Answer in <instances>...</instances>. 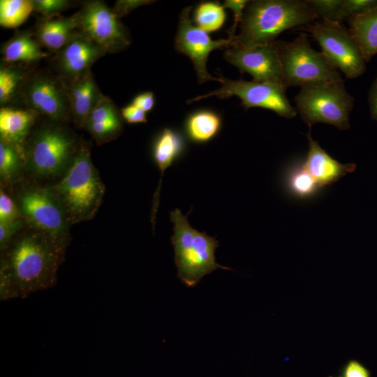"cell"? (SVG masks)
<instances>
[{"label": "cell", "mask_w": 377, "mask_h": 377, "mask_svg": "<svg viewBox=\"0 0 377 377\" xmlns=\"http://www.w3.org/2000/svg\"><path fill=\"white\" fill-rule=\"evenodd\" d=\"M66 246L36 230L13 238L1 250L0 300L24 299L54 287Z\"/></svg>", "instance_id": "obj_1"}, {"label": "cell", "mask_w": 377, "mask_h": 377, "mask_svg": "<svg viewBox=\"0 0 377 377\" xmlns=\"http://www.w3.org/2000/svg\"><path fill=\"white\" fill-rule=\"evenodd\" d=\"M318 17L308 0L249 1L234 37L235 45L270 43L283 31L307 26Z\"/></svg>", "instance_id": "obj_2"}, {"label": "cell", "mask_w": 377, "mask_h": 377, "mask_svg": "<svg viewBox=\"0 0 377 377\" xmlns=\"http://www.w3.org/2000/svg\"><path fill=\"white\" fill-rule=\"evenodd\" d=\"M52 191L60 201L69 223L94 216L103 200L105 187L91 161L87 147H79L65 176Z\"/></svg>", "instance_id": "obj_3"}, {"label": "cell", "mask_w": 377, "mask_h": 377, "mask_svg": "<svg viewBox=\"0 0 377 377\" xmlns=\"http://www.w3.org/2000/svg\"><path fill=\"white\" fill-rule=\"evenodd\" d=\"M174 223L171 242L175 250L177 278L188 288L195 287L207 274L218 269H232L216 261L219 242L205 232L193 228L179 209L170 212Z\"/></svg>", "instance_id": "obj_4"}, {"label": "cell", "mask_w": 377, "mask_h": 377, "mask_svg": "<svg viewBox=\"0 0 377 377\" xmlns=\"http://www.w3.org/2000/svg\"><path fill=\"white\" fill-rule=\"evenodd\" d=\"M295 102L297 112L309 128L318 123L330 124L340 130L350 127L349 116L354 98L347 91L343 80L302 86Z\"/></svg>", "instance_id": "obj_5"}, {"label": "cell", "mask_w": 377, "mask_h": 377, "mask_svg": "<svg viewBox=\"0 0 377 377\" xmlns=\"http://www.w3.org/2000/svg\"><path fill=\"white\" fill-rule=\"evenodd\" d=\"M276 45L286 88L343 80L323 53L311 47L306 34H300L289 42L276 40Z\"/></svg>", "instance_id": "obj_6"}, {"label": "cell", "mask_w": 377, "mask_h": 377, "mask_svg": "<svg viewBox=\"0 0 377 377\" xmlns=\"http://www.w3.org/2000/svg\"><path fill=\"white\" fill-rule=\"evenodd\" d=\"M75 136L58 124H47L34 131L25 147L28 168L42 176L68 169L78 149Z\"/></svg>", "instance_id": "obj_7"}, {"label": "cell", "mask_w": 377, "mask_h": 377, "mask_svg": "<svg viewBox=\"0 0 377 377\" xmlns=\"http://www.w3.org/2000/svg\"><path fill=\"white\" fill-rule=\"evenodd\" d=\"M306 30L330 63L347 78H356L365 72L366 61L349 29L339 22L322 20L306 26Z\"/></svg>", "instance_id": "obj_8"}, {"label": "cell", "mask_w": 377, "mask_h": 377, "mask_svg": "<svg viewBox=\"0 0 377 377\" xmlns=\"http://www.w3.org/2000/svg\"><path fill=\"white\" fill-rule=\"evenodd\" d=\"M222 86L219 89L197 96L187 101L191 103L202 98L215 96L219 98L236 96L242 100V105L247 110L253 107H260L276 112L278 115L291 119L296 116L297 110L289 102L286 88L270 83L255 80H230L219 75Z\"/></svg>", "instance_id": "obj_9"}, {"label": "cell", "mask_w": 377, "mask_h": 377, "mask_svg": "<svg viewBox=\"0 0 377 377\" xmlns=\"http://www.w3.org/2000/svg\"><path fill=\"white\" fill-rule=\"evenodd\" d=\"M74 15L77 30L102 47L107 53L121 52L130 45L127 29L105 2L86 1Z\"/></svg>", "instance_id": "obj_10"}, {"label": "cell", "mask_w": 377, "mask_h": 377, "mask_svg": "<svg viewBox=\"0 0 377 377\" xmlns=\"http://www.w3.org/2000/svg\"><path fill=\"white\" fill-rule=\"evenodd\" d=\"M20 98L27 108L56 122L71 117L68 87L59 75L45 71L30 75Z\"/></svg>", "instance_id": "obj_11"}, {"label": "cell", "mask_w": 377, "mask_h": 377, "mask_svg": "<svg viewBox=\"0 0 377 377\" xmlns=\"http://www.w3.org/2000/svg\"><path fill=\"white\" fill-rule=\"evenodd\" d=\"M20 209L35 229L53 238L67 242L69 221L52 189L31 188L19 197Z\"/></svg>", "instance_id": "obj_12"}, {"label": "cell", "mask_w": 377, "mask_h": 377, "mask_svg": "<svg viewBox=\"0 0 377 377\" xmlns=\"http://www.w3.org/2000/svg\"><path fill=\"white\" fill-rule=\"evenodd\" d=\"M191 10V6L185 7L179 15L175 41V50L191 59L200 83L209 80L219 82V77H214L207 72V61L213 50L227 49L234 45V38L212 40L207 32L193 24L190 17Z\"/></svg>", "instance_id": "obj_13"}, {"label": "cell", "mask_w": 377, "mask_h": 377, "mask_svg": "<svg viewBox=\"0 0 377 377\" xmlns=\"http://www.w3.org/2000/svg\"><path fill=\"white\" fill-rule=\"evenodd\" d=\"M224 58L241 72L249 73L255 81L286 88L282 78L276 40L252 46L234 45L226 49Z\"/></svg>", "instance_id": "obj_14"}, {"label": "cell", "mask_w": 377, "mask_h": 377, "mask_svg": "<svg viewBox=\"0 0 377 377\" xmlns=\"http://www.w3.org/2000/svg\"><path fill=\"white\" fill-rule=\"evenodd\" d=\"M106 53L102 47L76 29L57 53L54 64L58 75L68 85L91 72L92 65Z\"/></svg>", "instance_id": "obj_15"}, {"label": "cell", "mask_w": 377, "mask_h": 377, "mask_svg": "<svg viewBox=\"0 0 377 377\" xmlns=\"http://www.w3.org/2000/svg\"><path fill=\"white\" fill-rule=\"evenodd\" d=\"M306 137L309 140V150L302 165L320 188L337 182L347 173L355 170V164H342L331 157L319 143L312 138L310 133Z\"/></svg>", "instance_id": "obj_16"}, {"label": "cell", "mask_w": 377, "mask_h": 377, "mask_svg": "<svg viewBox=\"0 0 377 377\" xmlns=\"http://www.w3.org/2000/svg\"><path fill=\"white\" fill-rule=\"evenodd\" d=\"M38 114L29 108L9 106L0 110V137L16 149L25 161V142Z\"/></svg>", "instance_id": "obj_17"}, {"label": "cell", "mask_w": 377, "mask_h": 377, "mask_svg": "<svg viewBox=\"0 0 377 377\" xmlns=\"http://www.w3.org/2000/svg\"><path fill=\"white\" fill-rule=\"evenodd\" d=\"M68 87L71 117L79 128L84 123L103 94L91 72L73 82Z\"/></svg>", "instance_id": "obj_18"}, {"label": "cell", "mask_w": 377, "mask_h": 377, "mask_svg": "<svg viewBox=\"0 0 377 377\" xmlns=\"http://www.w3.org/2000/svg\"><path fill=\"white\" fill-rule=\"evenodd\" d=\"M186 144L184 138L177 131L165 128L156 136L152 147L154 161L161 172V180L155 193L152 213L156 214L161 179L164 171L184 153Z\"/></svg>", "instance_id": "obj_19"}, {"label": "cell", "mask_w": 377, "mask_h": 377, "mask_svg": "<svg viewBox=\"0 0 377 377\" xmlns=\"http://www.w3.org/2000/svg\"><path fill=\"white\" fill-rule=\"evenodd\" d=\"M77 29L75 15L43 18L38 24L36 38L38 43L48 50L58 52Z\"/></svg>", "instance_id": "obj_20"}, {"label": "cell", "mask_w": 377, "mask_h": 377, "mask_svg": "<svg viewBox=\"0 0 377 377\" xmlns=\"http://www.w3.org/2000/svg\"><path fill=\"white\" fill-rule=\"evenodd\" d=\"M32 36L30 31L17 32L4 43L1 49L3 63L33 64L46 57L47 54L41 50L40 45Z\"/></svg>", "instance_id": "obj_21"}, {"label": "cell", "mask_w": 377, "mask_h": 377, "mask_svg": "<svg viewBox=\"0 0 377 377\" xmlns=\"http://www.w3.org/2000/svg\"><path fill=\"white\" fill-rule=\"evenodd\" d=\"M348 21L351 34L369 61L377 54V7Z\"/></svg>", "instance_id": "obj_22"}, {"label": "cell", "mask_w": 377, "mask_h": 377, "mask_svg": "<svg viewBox=\"0 0 377 377\" xmlns=\"http://www.w3.org/2000/svg\"><path fill=\"white\" fill-rule=\"evenodd\" d=\"M222 125L221 117L210 110H200L189 114L185 121L188 138L195 143H206L219 133Z\"/></svg>", "instance_id": "obj_23"}, {"label": "cell", "mask_w": 377, "mask_h": 377, "mask_svg": "<svg viewBox=\"0 0 377 377\" xmlns=\"http://www.w3.org/2000/svg\"><path fill=\"white\" fill-rule=\"evenodd\" d=\"M29 77L26 68L17 64L1 62L0 66V103L3 107L14 101L21 95Z\"/></svg>", "instance_id": "obj_24"}, {"label": "cell", "mask_w": 377, "mask_h": 377, "mask_svg": "<svg viewBox=\"0 0 377 377\" xmlns=\"http://www.w3.org/2000/svg\"><path fill=\"white\" fill-rule=\"evenodd\" d=\"M226 18L224 7L219 1H202L194 11L196 25L207 33L220 29Z\"/></svg>", "instance_id": "obj_25"}, {"label": "cell", "mask_w": 377, "mask_h": 377, "mask_svg": "<svg viewBox=\"0 0 377 377\" xmlns=\"http://www.w3.org/2000/svg\"><path fill=\"white\" fill-rule=\"evenodd\" d=\"M34 10L30 0H1L0 24L6 28H15L26 21Z\"/></svg>", "instance_id": "obj_26"}, {"label": "cell", "mask_w": 377, "mask_h": 377, "mask_svg": "<svg viewBox=\"0 0 377 377\" xmlns=\"http://www.w3.org/2000/svg\"><path fill=\"white\" fill-rule=\"evenodd\" d=\"M286 185L293 194L302 199L311 197L320 189L315 179L303 165L295 167L288 172Z\"/></svg>", "instance_id": "obj_27"}, {"label": "cell", "mask_w": 377, "mask_h": 377, "mask_svg": "<svg viewBox=\"0 0 377 377\" xmlns=\"http://www.w3.org/2000/svg\"><path fill=\"white\" fill-rule=\"evenodd\" d=\"M24 158L9 144L0 141V175L3 179H11L20 170Z\"/></svg>", "instance_id": "obj_28"}, {"label": "cell", "mask_w": 377, "mask_h": 377, "mask_svg": "<svg viewBox=\"0 0 377 377\" xmlns=\"http://www.w3.org/2000/svg\"><path fill=\"white\" fill-rule=\"evenodd\" d=\"M123 126L122 119L108 122H86L84 127L97 144L105 143L117 137Z\"/></svg>", "instance_id": "obj_29"}, {"label": "cell", "mask_w": 377, "mask_h": 377, "mask_svg": "<svg viewBox=\"0 0 377 377\" xmlns=\"http://www.w3.org/2000/svg\"><path fill=\"white\" fill-rule=\"evenodd\" d=\"M314 12L322 20L339 22L343 0H308Z\"/></svg>", "instance_id": "obj_30"}, {"label": "cell", "mask_w": 377, "mask_h": 377, "mask_svg": "<svg viewBox=\"0 0 377 377\" xmlns=\"http://www.w3.org/2000/svg\"><path fill=\"white\" fill-rule=\"evenodd\" d=\"M376 7L377 0H343L340 21L362 15Z\"/></svg>", "instance_id": "obj_31"}, {"label": "cell", "mask_w": 377, "mask_h": 377, "mask_svg": "<svg viewBox=\"0 0 377 377\" xmlns=\"http://www.w3.org/2000/svg\"><path fill=\"white\" fill-rule=\"evenodd\" d=\"M34 10L47 18L71 8L75 1L68 0H33Z\"/></svg>", "instance_id": "obj_32"}, {"label": "cell", "mask_w": 377, "mask_h": 377, "mask_svg": "<svg viewBox=\"0 0 377 377\" xmlns=\"http://www.w3.org/2000/svg\"><path fill=\"white\" fill-rule=\"evenodd\" d=\"M19 211L12 199L2 190L0 193V222L10 223L18 219Z\"/></svg>", "instance_id": "obj_33"}, {"label": "cell", "mask_w": 377, "mask_h": 377, "mask_svg": "<svg viewBox=\"0 0 377 377\" xmlns=\"http://www.w3.org/2000/svg\"><path fill=\"white\" fill-rule=\"evenodd\" d=\"M249 1L226 0L223 4L224 8L230 9L234 13V22L228 31V38H234L235 31L242 19L244 11Z\"/></svg>", "instance_id": "obj_34"}, {"label": "cell", "mask_w": 377, "mask_h": 377, "mask_svg": "<svg viewBox=\"0 0 377 377\" xmlns=\"http://www.w3.org/2000/svg\"><path fill=\"white\" fill-rule=\"evenodd\" d=\"M151 2L154 1L148 0H119L117 1L112 10L114 14L120 18L128 14L135 8L145 4H149Z\"/></svg>", "instance_id": "obj_35"}, {"label": "cell", "mask_w": 377, "mask_h": 377, "mask_svg": "<svg viewBox=\"0 0 377 377\" xmlns=\"http://www.w3.org/2000/svg\"><path fill=\"white\" fill-rule=\"evenodd\" d=\"M22 226L19 219L10 223L0 222V246L2 250L12 239L13 235Z\"/></svg>", "instance_id": "obj_36"}, {"label": "cell", "mask_w": 377, "mask_h": 377, "mask_svg": "<svg viewBox=\"0 0 377 377\" xmlns=\"http://www.w3.org/2000/svg\"><path fill=\"white\" fill-rule=\"evenodd\" d=\"M146 112L131 103L121 109V114L129 124L145 123L147 121Z\"/></svg>", "instance_id": "obj_37"}, {"label": "cell", "mask_w": 377, "mask_h": 377, "mask_svg": "<svg viewBox=\"0 0 377 377\" xmlns=\"http://www.w3.org/2000/svg\"><path fill=\"white\" fill-rule=\"evenodd\" d=\"M343 377H370L369 371L355 360L348 361L343 369Z\"/></svg>", "instance_id": "obj_38"}, {"label": "cell", "mask_w": 377, "mask_h": 377, "mask_svg": "<svg viewBox=\"0 0 377 377\" xmlns=\"http://www.w3.org/2000/svg\"><path fill=\"white\" fill-rule=\"evenodd\" d=\"M132 104L145 112L151 111L155 104V98L151 91H145L137 95L132 101Z\"/></svg>", "instance_id": "obj_39"}, {"label": "cell", "mask_w": 377, "mask_h": 377, "mask_svg": "<svg viewBox=\"0 0 377 377\" xmlns=\"http://www.w3.org/2000/svg\"><path fill=\"white\" fill-rule=\"evenodd\" d=\"M368 101L371 119L377 121V77L369 91Z\"/></svg>", "instance_id": "obj_40"}, {"label": "cell", "mask_w": 377, "mask_h": 377, "mask_svg": "<svg viewBox=\"0 0 377 377\" xmlns=\"http://www.w3.org/2000/svg\"><path fill=\"white\" fill-rule=\"evenodd\" d=\"M330 377H332V376H330ZM339 377H341V376H339Z\"/></svg>", "instance_id": "obj_41"}]
</instances>
